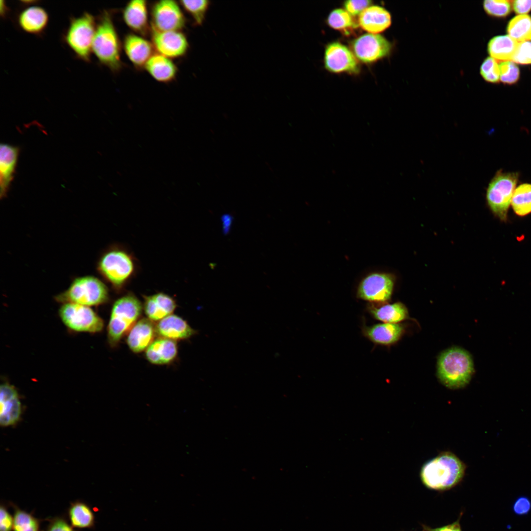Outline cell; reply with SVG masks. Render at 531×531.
<instances>
[{
	"mask_svg": "<svg viewBox=\"0 0 531 531\" xmlns=\"http://www.w3.org/2000/svg\"><path fill=\"white\" fill-rule=\"evenodd\" d=\"M97 267L99 274L112 288L120 292L137 275L139 266L138 260L128 248L116 244L103 253Z\"/></svg>",
	"mask_w": 531,
	"mask_h": 531,
	"instance_id": "6da1fadb",
	"label": "cell"
},
{
	"mask_svg": "<svg viewBox=\"0 0 531 531\" xmlns=\"http://www.w3.org/2000/svg\"><path fill=\"white\" fill-rule=\"evenodd\" d=\"M466 469V465L456 455L450 451H443L423 464L420 477L426 487L444 491L459 483Z\"/></svg>",
	"mask_w": 531,
	"mask_h": 531,
	"instance_id": "7a4b0ae2",
	"label": "cell"
},
{
	"mask_svg": "<svg viewBox=\"0 0 531 531\" xmlns=\"http://www.w3.org/2000/svg\"><path fill=\"white\" fill-rule=\"evenodd\" d=\"M121 45L110 12L104 10L98 17L92 46L99 62L116 73L122 68Z\"/></svg>",
	"mask_w": 531,
	"mask_h": 531,
	"instance_id": "3957f363",
	"label": "cell"
},
{
	"mask_svg": "<svg viewBox=\"0 0 531 531\" xmlns=\"http://www.w3.org/2000/svg\"><path fill=\"white\" fill-rule=\"evenodd\" d=\"M437 376L445 387L457 389L467 386L474 372L471 354L465 350L453 347L442 352L437 361Z\"/></svg>",
	"mask_w": 531,
	"mask_h": 531,
	"instance_id": "277c9868",
	"label": "cell"
},
{
	"mask_svg": "<svg viewBox=\"0 0 531 531\" xmlns=\"http://www.w3.org/2000/svg\"><path fill=\"white\" fill-rule=\"evenodd\" d=\"M143 305L138 297L129 292L114 303L108 324L107 340L111 347L117 346L140 317Z\"/></svg>",
	"mask_w": 531,
	"mask_h": 531,
	"instance_id": "5b68a950",
	"label": "cell"
},
{
	"mask_svg": "<svg viewBox=\"0 0 531 531\" xmlns=\"http://www.w3.org/2000/svg\"><path fill=\"white\" fill-rule=\"evenodd\" d=\"M96 20L88 12L77 17H71L63 35L64 42L76 57L86 62H90Z\"/></svg>",
	"mask_w": 531,
	"mask_h": 531,
	"instance_id": "8992f818",
	"label": "cell"
},
{
	"mask_svg": "<svg viewBox=\"0 0 531 531\" xmlns=\"http://www.w3.org/2000/svg\"><path fill=\"white\" fill-rule=\"evenodd\" d=\"M109 298L108 288L101 280L87 276L75 279L55 299L62 304L74 303L91 307L107 303Z\"/></svg>",
	"mask_w": 531,
	"mask_h": 531,
	"instance_id": "52a82bcc",
	"label": "cell"
},
{
	"mask_svg": "<svg viewBox=\"0 0 531 531\" xmlns=\"http://www.w3.org/2000/svg\"><path fill=\"white\" fill-rule=\"evenodd\" d=\"M519 177L518 172L498 170L491 180L486 191L488 205L501 220H507V213Z\"/></svg>",
	"mask_w": 531,
	"mask_h": 531,
	"instance_id": "ba28073f",
	"label": "cell"
},
{
	"mask_svg": "<svg viewBox=\"0 0 531 531\" xmlns=\"http://www.w3.org/2000/svg\"><path fill=\"white\" fill-rule=\"evenodd\" d=\"M59 315L64 325L74 332L99 333L104 327L103 320L90 307L74 303H63Z\"/></svg>",
	"mask_w": 531,
	"mask_h": 531,
	"instance_id": "9c48e42d",
	"label": "cell"
},
{
	"mask_svg": "<svg viewBox=\"0 0 531 531\" xmlns=\"http://www.w3.org/2000/svg\"><path fill=\"white\" fill-rule=\"evenodd\" d=\"M180 5L173 0H161L152 4L150 9L151 30L160 31H181L186 19Z\"/></svg>",
	"mask_w": 531,
	"mask_h": 531,
	"instance_id": "30bf717a",
	"label": "cell"
},
{
	"mask_svg": "<svg viewBox=\"0 0 531 531\" xmlns=\"http://www.w3.org/2000/svg\"><path fill=\"white\" fill-rule=\"evenodd\" d=\"M394 284V278L391 274L373 272L360 282L356 290V296L372 303H384L390 299Z\"/></svg>",
	"mask_w": 531,
	"mask_h": 531,
	"instance_id": "8fae6325",
	"label": "cell"
},
{
	"mask_svg": "<svg viewBox=\"0 0 531 531\" xmlns=\"http://www.w3.org/2000/svg\"><path fill=\"white\" fill-rule=\"evenodd\" d=\"M391 48L390 43L379 34L366 33L352 43L353 53L356 58L366 63L374 62L387 56Z\"/></svg>",
	"mask_w": 531,
	"mask_h": 531,
	"instance_id": "7c38bea8",
	"label": "cell"
},
{
	"mask_svg": "<svg viewBox=\"0 0 531 531\" xmlns=\"http://www.w3.org/2000/svg\"><path fill=\"white\" fill-rule=\"evenodd\" d=\"M324 63L325 68L332 73L357 74L360 71L358 62L354 53L338 42L327 45L324 51Z\"/></svg>",
	"mask_w": 531,
	"mask_h": 531,
	"instance_id": "4fadbf2b",
	"label": "cell"
},
{
	"mask_svg": "<svg viewBox=\"0 0 531 531\" xmlns=\"http://www.w3.org/2000/svg\"><path fill=\"white\" fill-rule=\"evenodd\" d=\"M151 43L157 53L170 59L184 56L189 43L181 31H160L151 30Z\"/></svg>",
	"mask_w": 531,
	"mask_h": 531,
	"instance_id": "5bb4252c",
	"label": "cell"
},
{
	"mask_svg": "<svg viewBox=\"0 0 531 531\" xmlns=\"http://www.w3.org/2000/svg\"><path fill=\"white\" fill-rule=\"evenodd\" d=\"M22 408L16 387L8 382H2L0 387V424L8 427L20 420Z\"/></svg>",
	"mask_w": 531,
	"mask_h": 531,
	"instance_id": "9a60e30c",
	"label": "cell"
},
{
	"mask_svg": "<svg viewBox=\"0 0 531 531\" xmlns=\"http://www.w3.org/2000/svg\"><path fill=\"white\" fill-rule=\"evenodd\" d=\"M123 48L130 61L138 69L144 68L148 60L154 54L151 42L134 33L125 36Z\"/></svg>",
	"mask_w": 531,
	"mask_h": 531,
	"instance_id": "2e32d148",
	"label": "cell"
},
{
	"mask_svg": "<svg viewBox=\"0 0 531 531\" xmlns=\"http://www.w3.org/2000/svg\"><path fill=\"white\" fill-rule=\"evenodd\" d=\"M49 20L47 11L37 5L23 8L17 16L19 28L24 32L35 35L42 34L46 29Z\"/></svg>",
	"mask_w": 531,
	"mask_h": 531,
	"instance_id": "e0dca14e",
	"label": "cell"
},
{
	"mask_svg": "<svg viewBox=\"0 0 531 531\" xmlns=\"http://www.w3.org/2000/svg\"><path fill=\"white\" fill-rule=\"evenodd\" d=\"M122 18L126 25L136 34L145 36L151 30L146 0L129 1L123 9Z\"/></svg>",
	"mask_w": 531,
	"mask_h": 531,
	"instance_id": "ac0fdd59",
	"label": "cell"
},
{
	"mask_svg": "<svg viewBox=\"0 0 531 531\" xmlns=\"http://www.w3.org/2000/svg\"><path fill=\"white\" fill-rule=\"evenodd\" d=\"M404 329L399 324L381 323L362 327L363 335L373 343L389 346L399 341Z\"/></svg>",
	"mask_w": 531,
	"mask_h": 531,
	"instance_id": "d6986e66",
	"label": "cell"
},
{
	"mask_svg": "<svg viewBox=\"0 0 531 531\" xmlns=\"http://www.w3.org/2000/svg\"><path fill=\"white\" fill-rule=\"evenodd\" d=\"M155 324L148 318L139 320L127 334L126 343L135 353L146 351L155 340Z\"/></svg>",
	"mask_w": 531,
	"mask_h": 531,
	"instance_id": "ffe728a7",
	"label": "cell"
},
{
	"mask_svg": "<svg viewBox=\"0 0 531 531\" xmlns=\"http://www.w3.org/2000/svg\"><path fill=\"white\" fill-rule=\"evenodd\" d=\"M157 335L176 341L188 339L197 331L192 328L180 317L171 314L158 322L155 324Z\"/></svg>",
	"mask_w": 531,
	"mask_h": 531,
	"instance_id": "44dd1931",
	"label": "cell"
},
{
	"mask_svg": "<svg viewBox=\"0 0 531 531\" xmlns=\"http://www.w3.org/2000/svg\"><path fill=\"white\" fill-rule=\"evenodd\" d=\"M143 298V310L147 318L153 322H158L172 314L177 307L176 300L164 293L144 295Z\"/></svg>",
	"mask_w": 531,
	"mask_h": 531,
	"instance_id": "7402d4cb",
	"label": "cell"
},
{
	"mask_svg": "<svg viewBox=\"0 0 531 531\" xmlns=\"http://www.w3.org/2000/svg\"><path fill=\"white\" fill-rule=\"evenodd\" d=\"M17 147L6 144L0 145V195L6 196L14 177L19 155Z\"/></svg>",
	"mask_w": 531,
	"mask_h": 531,
	"instance_id": "603a6c76",
	"label": "cell"
},
{
	"mask_svg": "<svg viewBox=\"0 0 531 531\" xmlns=\"http://www.w3.org/2000/svg\"><path fill=\"white\" fill-rule=\"evenodd\" d=\"M359 26L370 33L379 34L387 29L391 24L390 13L379 5H370L359 15Z\"/></svg>",
	"mask_w": 531,
	"mask_h": 531,
	"instance_id": "cb8c5ba5",
	"label": "cell"
},
{
	"mask_svg": "<svg viewBox=\"0 0 531 531\" xmlns=\"http://www.w3.org/2000/svg\"><path fill=\"white\" fill-rule=\"evenodd\" d=\"M178 348L176 341L160 337L155 339L145 351L147 359L155 365H165L177 357Z\"/></svg>",
	"mask_w": 531,
	"mask_h": 531,
	"instance_id": "d4e9b609",
	"label": "cell"
},
{
	"mask_svg": "<svg viewBox=\"0 0 531 531\" xmlns=\"http://www.w3.org/2000/svg\"><path fill=\"white\" fill-rule=\"evenodd\" d=\"M146 71L156 81L167 83L173 81L177 73V68L171 59L154 53L145 65Z\"/></svg>",
	"mask_w": 531,
	"mask_h": 531,
	"instance_id": "484cf974",
	"label": "cell"
},
{
	"mask_svg": "<svg viewBox=\"0 0 531 531\" xmlns=\"http://www.w3.org/2000/svg\"><path fill=\"white\" fill-rule=\"evenodd\" d=\"M367 310L373 318L382 323L398 324L408 316L406 307L401 302L380 306L373 304L369 305Z\"/></svg>",
	"mask_w": 531,
	"mask_h": 531,
	"instance_id": "4316f807",
	"label": "cell"
},
{
	"mask_svg": "<svg viewBox=\"0 0 531 531\" xmlns=\"http://www.w3.org/2000/svg\"><path fill=\"white\" fill-rule=\"evenodd\" d=\"M518 43L508 35L495 36L488 43V53L497 60L511 61Z\"/></svg>",
	"mask_w": 531,
	"mask_h": 531,
	"instance_id": "83f0119b",
	"label": "cell"
},
{
	"mask_svg": "<svg viewBox=\"0 0 531 531\" xmlns=\"http://www.w3.org/2000/svg\"><path fill=\"white\" fill-rule=\"evenodd\" d=\"M68 516L74 528L91 529L95 524V516L87 503L77 500L72 502L68 509Z\"/></svg>",
	"mask_w": 531,
	"mask_h": 531,
	"instance_id": "f1b7e54d",
	"label": "cell"
},
{
	"mask_svg": "<svg viewBox=\"0 0 531 531\" xmlns=\"http://www.w3.org/2000/svg\"><path fill=\"white\" fill-rule=\"evenodd\" d=\"M511 204L518 216H525L531 213V183H522L515 188Z\"/></svg>",
	"mask_w": 531,
	"mask_h": 531,
	"instance_id": "f546056e",
	"label": "cell"
},
{
	"mask_svg": "<svg viewBox=\"0 0 531 531\" xmlns=\"http://www.w3.org/2000/svg\"><path fill=\"white\" fill-rule=\"evenodd\" d=\"M507 32L518 42L531 41V17L527 14L514 17L508 23Z\"/></svg>",
	"mask_w": 531,
	"mask_h": 531,
	"instance_id": "4dcf8cb0",
	"label": "cell"
},
{
	"mask_svg": "<svg viewBox=\"0 0 531 531\" xmlns=\"http://www.w3.org/2000/svg\"><path fill=\"white\" fill-rule=\"evenodd\" d=\"M10 504L14 511L13 531H39L40 520L31 513L21 509L12 502Z\"/></svg>",
	"mask_w": 531,
	"mask_h": 531,
	"instance_id": "1f68e13d",
	"label": "cell"
},
{
	"mask_svg": "<svg viewBox=\"0 0 531 531\" xmlns=\"http://www.w3.org/2000/svg\"><path fill=\"white\" fill-rule=\"evenodd\" d=\"M327 23L331 28L342 31L346 33L356 27L353 16L345 9H335L329 13Z\"/></svg>",
	"mask_w": 531,
	"mask_h": 531,
	"instance_id": "d6a6232c",
	"label": "cell"
},
{
	"mask_svg": "<svg viewBox=\"0 0 531 531\" xmlns=\"http://www.w3.org/2000/svg\"><path fill=\"white\" fill-rule=\"evenodd\" d=\"M179 3L192 18L194 24L201 25L205 19L210 2L207 0H180Z\"/></svg>",
	"mask_w": 531,
	"mask_h": 531,
	"instance_id": "836d02e7",
	"label": "cell"
},
{
	"mask_svg": "<svg viewBox=\"0 0 531 531\" xmlns=\"http://www.w3.org/2000/svg\"><path fill=\"white\" fill-rule=\"evenodd\" d=\"M483 5L487 14L499 18L507 16L512 9L511 1L506 0H486Z\"/></svg>",
	"mask_w": 531,
	"mask_h": 531,
	"instance_id": "e575fe53",
	"label": "cell"
},
{
	"mask_svg": "<svg viewBox=\"0 0 531 531\" xmlns=\"http://www.w3.org/2000/svg\"><path fill=\"white\" fill-rule=\"evenodd\" d=\"M480 73L486 82L498 83L500 80V70L498 61L490 57L486 58L480 66Z\"/></svg>",
	"mask_w": 531,
	"mask_h": 531,
	"instance_id": "d590c367",
	"label": "cell"
},
{
	"mask_svg": "<svg viewBox=\"0 0 531 531\" xmlns=\"http://www.w3.org/2000/svg\"><path fill=\"white\" fill-rule=\"evenodd\" d=\"M500 80L503 83L513 84L519 79L520 70L512 61H502L499 64Z\"/></svg>",
	"mask_w": 531,
	"mask_h": 531,
	"instance_id": "8d00e7d4",
	"label": "cell"
},
{
	"mask_svg": "<svg viewBox=\"0 0 531 531\" xmlns=\"http://www.w3.org/2000/svg\"><path fill=\"white\" fill-rule=\"evenodd\" d=\"M512 61L520 64H531V41L519 42Z\"/></svg>",
	"mask_w": 531,
	"mask_h": 531,
	"instance_id": "74e56055",
	"label": "cell"
},
{
	"mask_svg": "<svg viewBox=\"0 0 531 531\" xmlns=\"http://www.w3.org/2000/svg\"><path fill=\"white\" fill-rule=\"evenodd\" d=\"M372 1L368 0H349L344 3L345 9L352 16L360 15L366 8L370 6Z\"/></svg>",
	"mask_w": 531,
	"mask_h": 531,
	"instance_id": "f35d334b",
	"label": "cell"
},
{
	"mask_svg": "<svg viewBox=\"0 0 531 531\" xmlns=\"http://www.w3.org/2000/svg\"><path fill=\"white\" fill-rule=\"evenodd\" d=\"M45 531H77L62 516H56L49 520Z\"/></svg>",
	"mask_w": 531,
	"mask_h": 531,
	"instance_id": "ab89813d",
	"label": "cell"
},
{
	"mask_svg": "<svg viewBox=\"0 0 531 531\" xmlns=\"http://www.w3.org/2000/svg\"><path fill=\"white\" fill-rule=\"evenodd\" d=\"M531 510V501L527 497H519L514 501L512 505V511L515 514L524 516L529 514Z\"/></svg>",
	"mask_w": 531,
	"mask_h": 531,
	"instance_id": "60d3db41",
	"label": "cell"
},
{
	"mask_svg": "<svg viewBox=\"0 0 531 531\" xmlns=\"http://www.w3.org/2000/svg\"><path fill=\"white\" fill-rule=\"evenodd\" d=\"M13 517L7 510L6 506L2 502L0 506V531H12Z\"/></svg>",
	"mask_w": 531,
	"mask_h": 531,
	"instance_id": "b9f144b4",
	"label": "cell"
},
{
	"mask_svg": "<svg viewBox=\"0 0 531 531\" xmlns=\"http://www.w3.org/2000/svg\"><path fill=\"white\" fill-rule=\"evenodd\" d=\"M512 8L519 15H526L531 10V0H516L511 1Z\"/></svg>",
	"mask_w": 531,
	"mask_h": 531,
	"instance_id": "7bdbcfd3",
	"label": "cell"
},
{
	"mask_svg": "<svg viewBox=\"0 0 531 531\" xmlns=\"http://www.w3.org/2000/svg\"><path fill=\"white\" fill-rule=\"evenodd\" d=\"M461 516L455 522L441 527L431 528L429 527L422 525L423 531H462L460 524Z\"/></svg>",
	"mask_w": 531,
	"mask_h": 531,
	"instance_id": "ee69618b",
	"label": "cell"
},
{
	"mask_svg": "<svg viewBox=\"0 0 531 531\" xmlns=\"http://www.w3.org/2000/svg\"><path fill=\"white\" fill-rule=\"evenodd\" d=\"M223 229L225 233H227L232 223V217L229 214L224 215L222 217Z\"/></svg>",
	"mask_w": 531,
	"mask_h": 531,
	"instance_id": "f6af8a7d",
	"label": "cell"
}]
</instances>
